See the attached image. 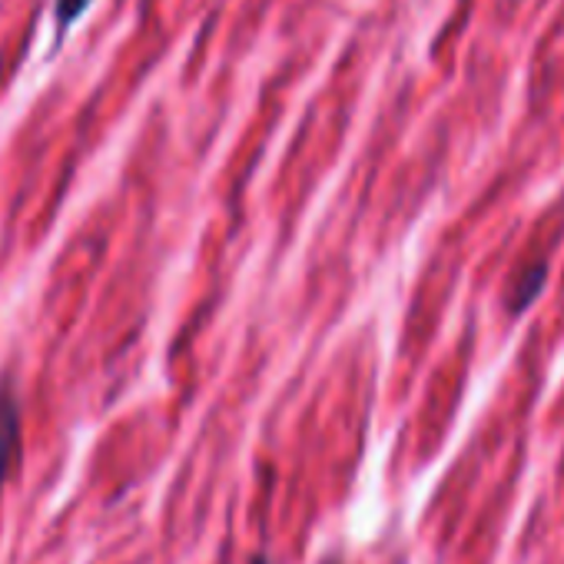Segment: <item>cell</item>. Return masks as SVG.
<instances>
[{"mask_svg": "<svg viewBox=\"0 0 564 564\" xmlns=\"http://www.w3.org/2000/svg\"><path fill=\"white\" fill-rule=\"evenodd\" d=\"M323 564H346V561H339V557H326Z\"/></svg>", "mask_w": 564, "mask_h": 564, "instance_id": "5", "label": "cell"}, {"mask_svg": "<svg viewBox=\"0 0 564 564\" xmlns=\"http://www.w3.org/2000/svg\"><path fill=\"white\" fill-rule=\"evenodd\" d=\"M249 564H269V557H265V554H256V557H252Z\"/></svg>", "mask_w": 564, "mask_h": 564, "instance_id": "4", "label": "cell"}, {"mask_svg": "<svg viewBox=\"0 0 564 564\" xmlns=\"http://www.w3.org/2000/svg\"><path fill=\"white\" fill-rule=\"evenodd\" d=\"M21 455V402L11 379H0V491Z\"/></svg>", "mask_w": 564, "mask_h": 564, "instance_id": "1", "label": "cell"}, {"mask_svg": "<svg viewBox=\"0 0 564 564\" xmlns=\"http://www.w3.org/2000/svg\"><path fill=\"white\" fill-rule=\"evenodd\" d=\"M94 4V0H54V18H57V31L61 37L84 18V11Z\"/></svg>", "mask_w": 564, "mask_h": 564, "instance_id": "3", "label": "cell"}, {"mask_svg": "<svg viewBox=\"0 0 564 564\" xmlns=\"http://www.w3.org/2000/svg\"><path fill=\"white\" fill-rule=\"evenodd\" d=\"M544 275H547V262H544V259L534 262V265H528V269H521L518 282H514L511 293H508V310H511V313H524V310L541 296Z\"/></svg>", "mask_w": 564, "mask_h": 564, "instance_id": "2", "label": "cell"}]
</instances>
